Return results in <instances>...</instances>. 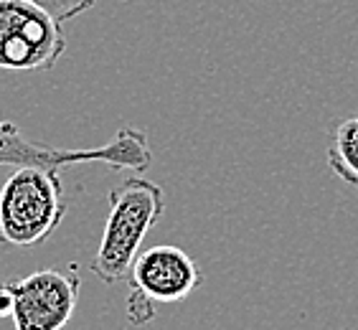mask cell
I'll return each instance as SVG.
<instances>
[{
  "label": "cell",
  "mask_w": 358,
  "mask_h": 330,
  "mask_svg": "<svg viewBox=\"0 0 358 330\" xmlns=\"http://www.w3.org/2000/svg\"><path fill=\"white\" fill-rule=\"evenodd\" d=\"M66 199L59 171L15 168L0 188V244L31 249L62 227Z\"/></svg>",
  "instance_id": "obj_2"
},
{
  "label": "cell",
  "mask_w": 358,
  "mask_h": 330,
  "mask_svg": "<svg viewBox=\"0 0 358 330\" xmlns=\"http://www.w3.org/2000/svg\"><path fill=\"white\" fill-rule=\"evenodd\" d=\"M328 165L343 183L358 191V117L336 124L328 145Z\"/></svg>",
  "instance_id": "obj_7"
},
{
  "label": "cell",
  "mask_w": 358,
  "mask_h": 330,
  "mask_svg": "<svg viewBox=\"0 0 358 330\" xmlns=\"http://www.w3.org/2000/svg\"><path fill=\"white\" fill-rule=\"evenodd\" d=\"M201 285L203 272L188 252L176 244H155L145 249L130 269L127 320L143 328L155 317V305L180 303Z\"/></svg>",
  "instance_id": "obj_3"
},
{
  "label": "cell",
  "mask_w": 358,
  "mask_h": 330,
  "mask_svg": "<svg viewBox=\"0 0 358 330\" xmlns=\"http://www.w3.org/2000/svg\"><path fill=\"white\" fill-rule=\"evenodd\" d=\"M10 315H13V289L8 282H3L0 285V317Z\"/></svg>",
  "instance_id": "obj_9"
},
{
  "label": "cell",
  "mask_w": 358,
  "mask_h": 330,
  "mask_svg": "<svg viewBox=\"0 0 358 330\" xmlns=\"http://www.w3.org/2000/svg\"><path fill=\"white\" fill-rule=\"evenodd\" d=\"M66 51L62 23L31 0H0V69H54Z\"/></svg>",
  "instance_id": "obj_5"
},
{
  "label": "cell",
  "mask_w": 358,
  "mask_h": 330,
  "mask_svg": "<svg viewBox=\"0 0 358 330\" xmlns=\"http://www.w3.org/2000/svg\"><path fill=\"white\" fill-rule=\"evenodd\" d=\"M163 208V188L152 180L130 178L110 193V213L104 221L102 241L90 264L104 285H117L130 277L145 236L158 224Z\"/></svg>",
  "instance_id": "obj_1"
},
{
  "label": "cell",
  "mask_w": 358,
  "mask_h": 330,
  "mask_svg": "<svg viewBox=\"0 0 358 330\" xmlns=\"http://www.w3.org/2000/svg\"><path fill=\"white\" fill-rule=\"evenodd\" d=\"M13 289L15 330H62L74 317L82 277L79 267L38 269L21 280H8Z\"/></svg>",
  "instance_id": "obj_6"
},
{
  "label": "cell",
  "mask_w": 358,
  "mask_h": 330,
  "mask_svg": "<svg viewBox=\"0 0 358 330\" xmlns=\"http://www.w3.org/2000/svg\"><path fill=\"white\" fill-rule=\"evenodd\" d=\"M79 163H104L120 171H148L152 163V150L143 130L122 127L110 143L90 148V150H62V148H43L21 135V130L10 122L0 120V165L15 168H51L59 171L64 165Z\"/></svg>",
  "instance_id": "obj_4"
},
{
  "label": "cell",
  "mask_w": 358,
  "mask_h": 330,
  "mask_svg": "<svg viewBox=\"0 0 358 330\" xmlns=\"http://www.w3.org/2000/svg\"><path fill=\"white\" fill-rule=\"evenodd\" d=\"M31 3H34V6H38L41 10H46L54 21L64 23V21H71V18H76V15L87 13L96 0H31Z\"/></svg>",
  "instance_id": "obj_8"
}]
</instances>
